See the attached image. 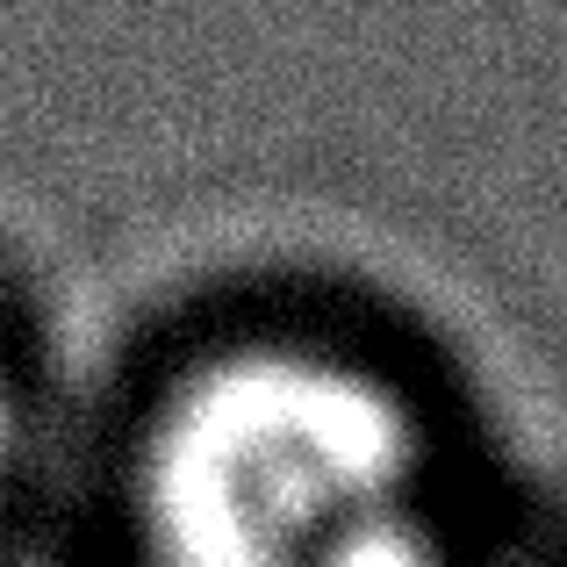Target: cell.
Wrapping results in <instances>:
<instances>
[{"mask_svg":"<svg viewBox=\"0 0 567 567\" xmlns=\"http://www.w3.org/2000/svg\"><path fill=\"white\" fill-rule=\"evenodd\" d=\"M37 388H29L22 346L0 323V567H43L37 560Z\"/></svg>","mask_w":567,"mask_h":567,"instance_id":"2","label":"cell"},{"mask_svg":"<svg viewBox=\"0 0 567 567\" xmlns=\"http://www.w3.org/2000/svg\"><path fill=\"white\" fill-rule=\"evenodd\" d=\"M144 567H453L445 439L374 352L317 331L208 346L130 453Z\"/></svg>","mask_w":567,"mask_h":567,"instance_id":"1","label":"cell"},{"mask_svg":"<svg viewBox=\"0 0 567 567\" xmlns=\"http://www.w3.org/2000/svg\"><path fill=\"white\" fill-rule=\"evenodd\" d=\"M453 567H482V560H474V554H460V560H453Z\"/></svg>","mask_w":567,"mask_h":567,"instance_id":"3","label":"cell"}]
</instances>
